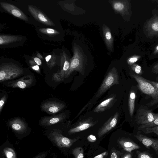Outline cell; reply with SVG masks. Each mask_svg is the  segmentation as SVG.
I'll use <instances>...</instances> for the list:
<instances>
[{
	"mask_svg": "<svg viewBox=\"0 0 158 158\" xmlns=\"http://www.w3.org/2000/svg\"><path fill=\"white\" fill-rule=\"evenodd\" d=\"M34 61L36 64L39 65H40L42 64V62L40 59L38 57H35L34 58Z\"/></svg>",
	"mask_w": 158,
	"mask_h": 158,
	"instance_id": "cell-40",
	"label": "cell"
},
{
	"mask_svg": "<svg viewBox=\"0 0 158 158\" xmlns=\"http://www.w3.org/2000/svg\"><path fill=\"white\" fill-rule=\"evenodd\" d=\"M65 105L60 102L51 101L46 102L42 104V109L44 111L49 114H55L62 110Z\"/></svg>",
	"mask_w": 158,
	"mask_h": 158,
	"instance_id": "cell-13",
	"label": "cell"
},
{
	"mask_svg": "<svg viewBox=\"0 0 158 158\" xmlns=\"http://www.w3.org/2000/svg\"><path fill=\"white\" fill-rule=\"evenodd\" d=\"M134 136L147 148L152 147L158 155V139L148 137L138 132Z\"/></svg>",
	"mask_w": 158,
	"mask_h": 158,
	"instance_id": "cell-12",
	"label": "cell"
},
{
	"mask_svg": "<svg viewBox=\"0 0 158 158\" xmlns=\"http://www.w3.org/2000/svg\"><path fill=\"white\" fill-rule=\"evenodd\" d=\"M151 73L156 74H158V63L153 67Z\"/></svg>",
	"mask_w": 158,
	"mask_h": 158,
	"instance_id": "cell-38",
	"label": "cell"
},
{
	"mask_svg": "<svg viewBox=\"0 0 158 158\" xmlns=\"http://www.w3.org/2000/svg\"><path fill=\"white\" fill-rule=\"evenodd\" d=\"M6 95H4L1 99L0 101V113H1L5 102L6 100Z\"/></svg>",
	"mask_w": 158,
	"mask_h": 158,
	"instance_id": "cell-35",
	"label": "cell"
},
{
	"mask_svg": "<svg viewBox=\"0 0 158 158\" xmlns=\"http://www.w3.org/2000/svg\"><path fill=\"white\" fill-rule=\"evenodd\" d=\"M150 82L158 90V82L152 81H150Z\"/></svg>",
	"mask_w": 158,
	"mask_h": 158,
	"instance_id": "cell-41",
	"label": "cell"
},
{
	"mask_svg": "<svg viewBox=\"0 0 158 158\" xmlns=\"http://www.w3.org/2000/svg\"><path fill=\"white\" fill-rule=\"evenodd\" d=\"M130 75L136 81L139 90L143 93L152 98V100L147 104L146 106L151 107L158 103V90L150 81L137 74L131 73Z\"/></svg>",
	"mask_w": 158,
	"mask_h": 158,
	"instance_id": "cell-1",
	"label": "cell"
},
{
	"mask_svg": "<svg viewBox=\"0 0 158 158\" xmlns=\"http://www.w3.org/2000/svg\"><path fill=\"white\" fill-rule=\"evenodd\" d=\"M141 57V56L139 55L133 56L127 59V63L128 64L131 65L138 61Z\"/></svg>",
	"mask_w": 158,
	"mask_h": 158,
	"instance_id": "cell-31",
	"label": "cell"
},
{
	"mask_svg": "<svg viewBox=\"0 0 158 158\" xmlns=\"http://www.w3.org/2000/svg\"><path fill=\"white\" fill-rule=\"evenodd\" d=\"M110 153V158H120L121 152L114 148L112 149Z\"/></svg>",
	"mask_w": 158,
	"mask_h": 158,
	"instance_id": "cell-32",
	"label": "cell"
},
{
	"mask_svg": "<svg viewBox=\"0 0 158 158\" xmlns=\"http://www.w3.org/2000/svg\"><path fill=\"white\" fill-rule=\"evenodd\" d=\"M23 70L18 65L13 63L3 64L0 67V81L10 80L23 74Z\"/></svg>",
	"mask_w": 158,
	"mask_h": 158,
	"instance_id": "cell-2",
	"label": "cell"
},
{
	"mask_svg": "<svg viewBox=\"0 0 158 158\" xmlns=\"http://www.w3.org/2000/svg\"><path fill=\"white\" fill-rule=\"evenodd\" d=\"M158 53V44L155 47L153 54H156Z\"/></svg>",
	"mask_w": 158,
	"mask_h": 158,
	"instance_id": "cell-43",
	"label": "cell"
},
{
	"mask_svg": "<svg viewBox=\"0 0 158 158\" xmlns=\"http://www.w3.org/2000/svg\"><path fill=\"white\" fill-rule=\"evenodd\" d=\"M70 59L64 51L61 57V71L54 74L53 77V80L56 81H60L64 80L69 68Z\"/></svg>",
	"mask_w": 158,
	"mask_h": 158,
	"instance_id": "cell-7",
	"label": "cell"
},
{
	"mask_svg": "<svg viewBox=\"0 0 158 158\" xmlns=\"http://www.w3.org/2000/svg\"><path fill=\"white\" fill-rule=\"evenodd\" d=\"M0 4L5 10L14 16L23 20L28 21L27 17L23 12L14 5L4 2H0Z\"/></svg>",
	"mask_w": 158,
	"mask_h": 158,
	"instance_id": "cell-11",
	"label": "cell"
},
{
	"mask_svg": "<svg viewBox=\"0 0 158 158\" xmlns=\"http://www.w3.org/2000/svg\"><path fill=\"white\" fill-rule=\"evenodd\" d=\"M131 68L137 75H140L143 73L141 66L137 64H134L131 65Z\"/></svg>",
	"mask_w": 158,
	"mask_h": 158,
	"instance_id": "cell-30",
	"label": "cell"
},
{
	"mask_svg": "<svg viewBox=\"0 0 158 158\" xmlns=\"http://www.w3.org/2000/svg\"><path fill=\"white\" fill-rule=\"evenodd\" d=\"M9 124L14 131L18 133H23L27 128L26 123L18 118H16L11 120L9 122Z\"/></svg>",
	"mask_w": 158,
	"mask_h": 158,
	"instance_id": "cell-19",
	"label": "cell"
},
{
	"mask_svg": "<svg viewBox=\"0 0 158 158\" xmlns=\"http://www.w3.org/2000/svg\"><path fill=\"white\" fill-rule=\"evenodd\" d=\"M73 56L70 59L69 68L65 76L68 77L74 71L82 73L84 68V60L83 55L79 48L76 46L73 47Z\"/></svg>",
	"mask_w": 158,
	"mask_h": 158,
	"instance_id": "cell-4",
	"label": "cell"
},
{
	"mask_svg": "<svg viewBox=\"0 0 158 158\" xmlns=\"http://www.w3.org/2000/svg\"><path fill=\"white\" fill-rule=\"evenodd\" d=\"M136 94L133 91H130L128 99V108L130 116L132 117L133 114L134 109Z\"/></svg>",
	"mask_w": 158,
	"mask_h": 158,
	"instance_id": "cell-23",
	"label": "cell"
},
{
	"mask_svg": "<svg viewBox=\"0 0 158 158\" xmlns=\"http://www.w3.org/2000/svg\"><path fill=\"white\" fill-rule=\"evenodd\" d=\"M96 122L93 121L92 118H88L80 122L74 127L71 128L68 131L69 134H73L79 132L93 126Z\"/></svg>",
	"mask_w": 158,
	"mask_h": 158,
	"instance_id": "cell-14",
	"label": "cell"
},
{
	"mask_svg": "<svg viewBox=\"0 0 158 158\" xmlns=\"http://www.w3.org/2000/svg\"><path fill=\"white\" fill-rule=\"evenodd\" d=\"M22 38L15 35H0V45H5L13 42L20 40Z\"/></svg>",
	"mask_w": 158,
	"mask_h": 158,
	"instance_id": "cell-20",
	"label": "cell"
},
{
	"mask_svg": "<svg viewBox=\"0 0 158 158\" xmlns=\"http://www.w3.org/2000/svg\"><path fill=\"white\" fill-rule=\"evenodd\" d=\"M140 131L145 134L154 133L158 136V125L152 127L145 128Z\"/></svg>",
	"mask_w": 158,
	"mask_h": 158,
	"instance_id": "cell-29",
	"label": "cell"
},
{
	"mask_svg": "<svg viewBox=\"0 0 158 158\" xmlns=\"http://www.w3.org/2000/svg\"><path fill=\"white\" fill-rule=\"evenodd\" d=\"M103 33L104 40L107 46L110 49L113 47V39L109 28L105 26L103 28Z\"/></svg>",
	"mask_w": 158,
	"mask_h": 158,
	"instance_id": "cell-22",
	"label": "cell"
},
{
	"mask_svg": "<svg viewBox=\"0 0 158 158\" xmlns=\"http://www.w3.org/2000/svg\"><path fill=\"white\" fill-rule=\"evenodd\" d=\"M72 153L74 158H84V151L81 147L75 148L73 150Z\"/></svg>",
	"mask_w": 158,
	"mask_h": 158,
	"instance_id": "cell-25",
	"label": "cell"
},
{
	"mask_svg": "<svg viewBox=\"0 0 158 158\" xmlns=\"http://www.w3.org/2000/svg\"><path fill=\"white\" fill-rule=\"evenodd\" d=\"M66 117L64 113L52 116L44 117L41 120L40 124L45 126L52 125L62 121Z\"/></svg>",
	"mask_w": 158,
	"mask_h": 158,
	"instance_id": "cell-15",
	"label": "cell"
},
{
	"mask_svg": "<svg viewBox=\"0 0 158 158\" xmlns=\"http://www.w3.org/2000/svg\"><path fill=\"white\" fill-rule=\"evenodd\" d=\"M3 152L7 158H16L15 151L11 148H5L3 150Z\"/></svg>",
	"mask_w": 158,
	"mask_h": 158,
	"instance_id": "cell-26",
	"label": "cell"
},
{
	"mask_svg": "<svg viewBox=\"0 0 158 158\" xmlns=\"http://www.w3.org/2000/svg\"><path fill=\"white\" fill-rule=\"evenodd\" d=\"M156 79H157V80L158 81V77H157Z\"/></svg>",
	"mask_w": 158,
	"mask_h": 158,
	"instance_id": "cell-44",
	"label": "cell"
},
{
	"mask_svg": "<svg viewBox=\"0 0 158 158\" xmlns=\"http://www.w3.org/2000/svg\"><path fill=\"white\" fill-rule=\"evenodd\" d=\"M46 152H44L37 155L34 158H45L47 155Z\"/></svg>",
	"mask_w": 158,
	"mask_h": 158,
	"instance_id": "cell-39",
	"label": "cell"
},
{
	"mask_svg": "<svg viewBox=\"0 0 158 158\" xmlns=\"http://www.w3.org/2000/svg\"><path fill=\"white\" fill-rule=\"evenodd\" d=\"M158 125V118L154 121L147 124L140 125L138 127V130L140 131L142 129L145 128L153 127Z\"/></svg>",
	"mask_w": 158,
	"mask_h": 158,
	"instance_id": "cell-28",
	"label": "cell"
},
{
	"mask_svg": "<svg viewBox=\"0 0 158 158\" xmlns=\"http://www.w3.org/2000/svg\"><path fill=\"white\" fill-rule=\"evenodd\" d=\"M157 107H158V105H157Z\"/></svg>",
	"mask_w": 158,
	"mask_h": 158,
	"instance_id": "cell-45",
	"label": "cell"
},
{
	"mask_svg": "<svg viewBox=\"0 0 158 158\" xmlns=\"http://www.w3.org/2000/svg\"><path fill=\"white\" fill-rule=\"evenodd\" d=\"M30 63L31 65V68L38 73H40V68L39 66L36 65V63L33 61L30 60Z\"/></svg>",
	"mask_w": 158,
	"mask_h": 158,
	"instance_id": "cell-34",
	"label": "cell"
},
{
	"mask_svg": "<svg viewBox=\"0 0 158 158\" xmlns=\"http://www.w3.org/2000/svg\"><path fill=\"white\" fill-rule=\"evenodd\" d=\"M41 33L49 36H54L59 34V31L51 28H42L39 29Z\"/></svg>",
	"mask_w": 158,
	"mask_h": 158,
	"instance_id": "cell-24",
	"label": "cell"
},
{
	"mask_svg": "<svg viewBox=\"0 0 158 158\" xmlns=\"http://www.w3.org/2000/svg\"><path fill=\"white\" fill-rule=\"evenodd\" d=\"M28 10L32 16L37 21L45 25L54 26L53 22L47 16L35 7L29 5Z\"/></svg>",
	"mask_w": 158,
	"mask_h": 158,
	"instance_id": "cell-8",
	"label": "cell"
},
{
	"mask_svg": "<svg viewBox=\"0 0 158 158\" xmlns=\"http://www.w3.org/2000/svg\"><path fill=\"white\" fill-rule=\"evenodd\" d=\"M138 158H153L152 156L148 152H137Z\"/></svg>",
	"mask_w": 158,
	"mask_h": 158,
	"instance_id": "cell-33",
	"label": "cell"
},
{
	"mask_svg": "<svg viewBox=\"0 0 158 158\" xmlns=\"http://www.w3.org/2000/svg\"><path fill=\"white\" fill-rule=\"evenodd\" d=\"M47 65L50 67L54 66L55 64L56 56L55 55H48L45 57Z\"/></svg>",
	"mask_w": 158,
	"mask_h": 158,
	"instance_id": "cell-27",
	"label": "cell"
},
{
	"mask_svg": "<svg viewBox=\"0 0 158 158\" xmlns=\"http://www.w3.org/2000/svg\"><path fill=\"white\" fill-rule=\"evenodd\" d=\"M116 100L115 96H113L107 98L100 103L94 109V112L99 113L109 109L114 105Z\"/></svg>",
	"mask_w": 158,
	"mask_h": 158,
	"instance_id": "cell-17",
	"label": "cell"
},
{
	"mask_svg": "<svg viewBox=\"0 0 158 158\" xmlns=\"http://www.w3.org/2000/svg\"><path fill=\"white\" fill-rule=\"evenodd\" d=\"M33 81V77L31 75H28L17 80L8 82L7 86L12 88H18L23 89L31 85Z\"/></svg>",
	"mask_w": 158,
	"mask_h": 158,
	"instance_id": "cell-9",
	"label": "cell"
},
{
	"mask_svg": "<svg viewBox=\"0 0 158 158\" xmlns=\"http://www.w3.org/2000/svg\"><path fill=\"white\" fill-rule=\"evenodd\" d=\"M157 118L158 113H155L150 110L140 108L137 110L135 121L137 124L141 125L152 122Z\"/></svg>",
	"mask_w": 158,
	"mask_h": 158,
	"instance_id": "cell-6",
	"label": "cell"
},
{
	"mask_svg": "<svg viewBox=\"0 0 158 158\" xmlns=\"http://www.w3.org/2000/svg\"><path fill=\"white\" fill-rule=\"evenodd\" d=\"M118 72L115 68L111 69L105 78L97 91L96 97H100L112 86L119 84Z\"/></svg>",
	"mask_w": 158,
	"mask_h": 158,
	"instance_id": "cell-3",
	"label": "cell"
},
{
	"mask_svg": "<svg viewBox=\"0 0 158 158\" xmlns=\"http://www.w3.org/2000/svg\"><path fill=\"white\" fill-rule=\"evenodd\" d=\"M146 29L150 36L158 35V16L154 15L147 22Z\"/></svg>",
	"mask_w": 158,
	"mask_h": 158,
	"instance_id": "cell-16",
	"label": "cell"
},
{
	"mask_svg": "<svg viewBox=\"0 0 158 158\" xmlns=\"http://www.w3.org/2000/svg\"><path fill=\"white\" fill-rule=\"evenodd\" d=\"M108 155V152L106 151L92 158H106Z\"/></svg>",
	"mask_w": 158,
	"mask_h": 158,
	"instance_id": "cell-36",
	"label": "cell"
},
{
	"mask_svg": "<svg viewBox=\"0 0 158 158\" xmlns=\"http://www.w3.org/2000/svg\"><path fill=\"white\" fill-rule=\"evenodd\" d=\"M87 139L89 142L93 143L96 141L97 138L95 135H90L88 136Z\"/></svg>",
	"mask_w": 158,
	"mask_h": 158,
	"instance_id": "cell-37",
	"label": "cell"
},
{
	"mask_svg": "<svg viewBox=\"0 0 158 158\" xmlns=\"http://www.w3.org/2000/svg\"><path fill=\"white\" fill-rule=\"evenodd\" d=\"M118 113L116 112L98 130V134L99 137L103 136L116 126L118 122Z\"/></svg>",
	"mask_w": 158,
	"mask_h": 158,
	"instance_id": "cell-10",
	"label": "cell"
},
{
	"mask_svg": "<svg viewBox=\"0 0 158 158\" xmlns=\"http://www.w3.org/2000/svg\"><path fill=\"white\" fill-rule=\"evenodd\" d=\"M50 138L60 148H69L71 147L80 138L79 136L71 139L63 136L58 130H53L49 135Z\"/></svg>",
	"mask_w": 158,
	"mask_h": 158,
	"instance_id": "cell-5",
	"label": "cell"
},
{
	"mask_svg": "<svg viewBox=\"0 0 158 158\" xmlns=\"http://www.w3.org/2000/svg\"><path fill=\"white\" fill-rule=\"evenodd\" d=\"M122 158H132V156L130 153H127L125 154Z\"/></svg>",
	"mask_w": 158,
	"mask_h": 158,
	"instance_id": "cell-42",
	"label": "cell"
},
{
	"mask_svg": "<svg viewBox=\"0 0 158 158\" xmlns=\"http://www.w3.org/2000/svg\"><path fill=\"white\" fill-rule=\"evenodd\" d=\"M113 6L115 10L122 13L126 12L129 7L128 2L126 1H114L113 2Z\"/></svg>",
	"mask_w": 158,
	"mask_h": 158,
	"instance_id": "cell-21",
	"label": "cell"
},
{
	"mask_svg": "<svg viewBox=\"0 0 158 158\" xmlns=\"http://www.w3.org/2000/svg\"><path fill=\"white\" fill-rule=\"evenodd\" d=\"M119 144L125 151L131 153L135 150L139 149V147L132 140L125 138H121L118 140Z\"/></svg>",
	"mask_w": 158,
	"mask_h": 158,
	"instance_id": "cell-18",
	"label": "cell"
}]
</instances>
